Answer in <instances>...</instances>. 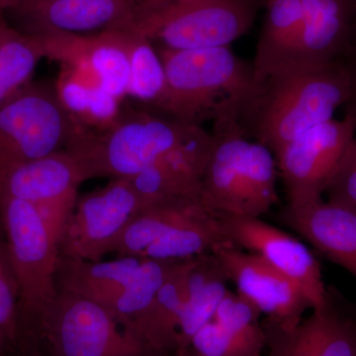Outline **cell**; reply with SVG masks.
I'll list each match as a JSON object with an SVG mask.
<instances>
[{"label":"cell","instance_id":"obj_1","mask_svg":"<svg viewBox=\"0 0 356 356\" xmlns=\"http://www.w3.org/2000/svg\"><path fill=\"white\" fill-rule=\"evenodd\" d=\"M350 95L343 60L322 65L287 63L255 81L238 123L248 139L275 156L311 128L334 119Z\"/></svg>","mask_w":356,"mask_h":356},{"label":"cell","instance_id":"obj_2","mask_svg":"<svg viewBox=\"0 0 356 356\" xmlns=\"http://www.w3.org/2000/svg\"><path fill=\"white\" fill-rule=\"evenodd\" d=\"M156 49L168 83L163 116L199 127L208 120H238L255 86L252 62L236 56L229 46Z\"/></svg>","mask_w":356,"mask_h":356},{"label":"cell","instance_id":"obj_3","mask_svg":"<svg viewBox=\"0 0 356 356\" xmlns=\"http://www.w3.org/2000/svg\"><path fill=\"white\" fill-rule=\"evenodd\" d=\"M266 0H138L131 26L156 48L228 47L247 34Z\"/></svg>","mask_w":356,"mask_h":356},{"label":"cell","instance_id":"obj_4","mask_svg":"<svg viewBox=\"0 0 356 356\" xmlns=\"http://www.w3.org/2000/svg\"><path fill=\"white\" fill-rule=\"evenodd\" d=\"M199 126L187 125L146 111H123L103 131L83 129L67 149L86 179L130 178L191 138Z\"/></svg>","mask_w":356,"mask_h":356},{"label":"cell","instance_id":"obj_5","mask_svg":"<svg viewBox=\"0 0 356 356\" xmlns=\"http://www.w3.org/2000/svg\"><path fill=\"white\" fill-rule=\"evenodd\" d=\"M28 329L43 356H165L125 329L99 304L57 289L50 306Z\"/></svg>","mask_w":356,"mask_h":356},{"label":"cell","instance_id":"obj_6","mask_svg":"<svg viewBox=\"0 0 356 356\" xmlns=\"http://www.w3.org/2000/svg\"><path fill=\"white\" fill-rule=\"evenodd\" d=\"M20 317L28 327L42 315L56 294L60 236L51 231L34 204L14 198L0 200Z\"/></svg>","mask_w":356,"mask_h":356},{"label":"cell","instance_id":"obj_7","mask_svg":"<svg viewBox=\"0 0 356 356\" xmlns=\"http://www.w3.org/2000/svg\"><path fill=\"white\" fill-rule=\"evenodd\" d=\"M83 129L60 102L56 81H33L0 107V168L63 151Z\"/></svg>","mask_w":356,"mask_h":356},{"label":"cell","instance_id":"obj_8","mask_svg":"<svg viewBox=\"0 0 356 356\" xmlns=\"http://www.w3.org/2000/svg\"><path fill=\"white\" fill-rule=\"evenodd\" d=\"M356 138V116L344 114L311 128L275 154L288 206L322 200L325 187Z\"/></svg>","mask_w":356,"mask_h":356},{"label":"cell","instance_id":"obj_9","mask_svg":"<svg viewBox=\"0 0 356 356\" xmlns=\"http://www.w3.org/2000/svg\"><path fill=\"white\" fill-rule=\"evenodd\" d=\"M143 208L130 178H112L106 185L77 196L60 238V257L102 261L134 215Z\"/></svg>","mask_w":356,"mask_h":356},{"label":"cell","instance_id":"obj_10","mask_svg":"<svg viewBox=\"0 0 356 356\" xmlns=\"http://www.w3.org/2000/svg\"><path fill=\"white\" fill-rule=\"evenodd\" d=\"M138 0H15L9 13L35 36H90L131 25Z\"/></svg>","mask_w":356,"mask_h":356},{"label":"cell","instance_id":"obj_11","mask_svg":"<svg viewBox=\"0 0 356 356\" xmlns=\"http://www.w3.org/2000/svg\"><path fill=\"white\" fill-rule=\"evenodd\" d=\"M229 242L257 255L302 288L314 310L325 303L327 286L310 250L286 232L261 218L222 216Z\"/></svg>","mask_w":356,"mask_h":356},{"label":"cell","instance_id":"obj_12","mask_svg":"<svg viewBox=\"0 0 356 356\" xmlns=\"http://www.w3.org/2000/svg\"><path fill=\"white\" fill-rule=\"evenodd\" d=\"M220 259L229 280L269 320L283 325H295L303 320L311 302L302 288L261 257L234 245L213 252Z\"/></svg>","mask_w":356,"mask_h":356},{"label":"cell","instance_id":"obj_13","mask_svg":"<svg viewBox=\"0 0 356 356\" xmlns=\"http://www.w3.org/2000/svg\"><path fill=\"white\" fill-rule=\"evenodd\" d=\"M212 145V134L200 128L188 140L130 177L143 207L166 198H200L201 181Z\"/></svg>","mask_w":356,"mask_h":356},{"label":"cell","instance_id":"obj_14","mask_svg":"<svg viewBox=\"0 0 356 356\" xmlns=\"http://www.w3.org/2000/svg\"><path fill=\"white\" fill-rule=\"evenodd\" d=\"M213 145L204 170L200 201L220 216H241L243 165L250 139L236 119L215 122Z\"/></svg>","mask_w":356,"mask_h":356},{"label":"cell","instance_id":"obj_15","mask_svg":"<svg viewBox=\"0 0 356 356\" xmlns=\"http://www.w3.org/2000/svg\"><path fill=\"white\" fill-rule=\"evenodd\" d=\"M302 3L301 32L287 63L322 65L343 60L353 44L356 0H302Z\"/></svg>","mask_w":356,"mask_h":356},{"label":"cell","instance_id":"obj_16","mask_svg":"<svg viewBox=\"0 0 356 356\" xmlns=\"http://www.w3.org/2000/svg\"><path fill=\"white\" fill-rule=\"evenodd\" d=\"M281 219L323 257L356 280V213L322 199L299 207L287 205Z\"/></svg>","mask_w":356,"mask_h":356},{"label":"cell","instance_id":"obj_17","mask_svg":"<svg viewBox=\"0 0 356 356\" xmlns=\"http://www.w3.org/2000/svg\"><path fill=\"white\" fill-rule=\"evenodd\" d=\"M83 168L65 149L41 159L0 168V200L14 198L32 204L79 193L86 181Z\"/></svg>","mask_w":356,"mask_h":356},{"label":"cell","instance_id":"obj_18","mask_svg":"<svg viewBox=\"0 0 356 356\" xmlns=\"http://www.w3.org/2000/svg\"><path fill=\"white\" fill-rule=\"evenodd\" d=\"M144 261L140 257H119L109 261H88L60 257L56 271L57 289L83 297L104 308L132 280Z\"/></svg>","mask_w":356,"mask_h":356},{"label":"cell","instance_id":"obj_19","mask_svg":"<svg viewBox=\"0 0 356 356\" xmlns=\"http://www.w3.org/2000/svg\"><path fill=\"white\" fill-rule=\"evenodd\" d=\"M192 259L177 261L151 305L133 323L131 331L161 355L178 348V325L186 298L187 276Z\"/></svg>","mask_w":356,"mask_h":356},{"label":"cell","instance_id":"obj_20","mask_svg":"<svg viewBox=\"0 0 356 356\" xmlns=\"http://www.w3.org/2000/svg\"><path fill=\"white\" fill-rule=\"evenodd\" d=\"M229 242L224 219L198 203L140 257L180 261L209 252Z\"/></svg>","mask_w":356,"mask_h":356},{"label":"cell","instance_id":"obj_21","mask_svg":"<svg viewBox=\"0 0 356 356\" xmlns=\"http://www.w3.org/2000/svg\"><path fill=\"white\" fill-rule=\"evenodd\" d=\"M229 281L216 254L209 252L192 259L186 298L178 325V348L189 346L194 334L213 320L228 291Z\"/></svg>","mask_w":356,"mask_h":356},{"label":"cell","instance_id":"obj_22","mask_svg":"<svg viewBox=\"0 0 356 356\" xmlns=\"http://www.w3.org/2000/svg\"><path fill=\"white\" fill-rule=\"evenodd\" d=\"M56 86L65 108L77 124L88 130H105L123 113V100L105 90L92 76L72 65H63Z\"/></svg>","mask_w":356,"mask_h":356},{"label":"cell","instance_id":"obj_23","mask_svg":"<svg viewBox=\"0 0 356 356\" xmlns=\"http://www.w3.org/2000/svg\"><path fill=\"white\" fill-rule=\"evenodd\" d=\"M254 65L259 81L291 58L303 23L302 0H266Z\"/></svg>","mask_w":356,"mask_h":356},{"label":"cell","instance_id":"obj_24","mask_svg":"<svg viewBox=\"0 0 356 356\" xmlns=\"http://www.w3.org/2000/svg\"><path fill=\"white\" fill-rule=\"evenodd\" d=\"M48 39L11 27L0 18V107L33 81L43 58H51Z\"/></svg>","mask_w":356,"mask_h":356},{"label":"cell","instance_id":"obj_25","mask_svg":"<svg viewBox=\"0 0 356 356\" xmlns=\"http://www.w3.org/2000/svg\"><path fill=\"white\" fill-rule=\"evenodd\" d=\"M200 202L198 197H173L147 204L134 215L112 252L118 257H140Z\"/></svg>","mask_w":356,"mask_h":356},{"label":"cell","instance_id":"obj_26","mask_svg":"<svg viewBox=\"0 0 356 356\" xmlns=\"http://www.w3.org/2000/svg\"><path fill=\"white\" fill-rule=\"evenodd\" d=\"M130 60L127 97L163 114L168 83L163 62L153 43L132 26L121 28Z\"/></svg>","mask_w":356,"mask_h":356},{"label":"cell","instance_id":"obj_27","mask_svg":"<svg viewBox=\"0 0 356 356\" xmlns=\"http://www.w3.org/2000/svg\"><path fill=\"white\" fill-rule=\"evenodd\" d=\"M317 356H356V307L334 286L325 303L312 314Z\"/></svg>","mask_w":356,"mask_h":356},{"label":"cell","instance_id":"obj_28","mask_svg":"<svg viewBox=\"0 0 356 356\" xmlns=\"http://www.w3.org/2000/svg\"><path fill=\"white\" fill-rule=\"evenodd\" d=\"M277 163L268 147L250 140L243 165L241 216L261 218L278 203Z\"/></svg>","mask_w":356,"mask_h":356},{"label":"cell","instance_id":"obj_29","mask_svg":"<svg viewBox=\"0 0 356 356\" xmlns=\"http://www.w3.org/2000/svg\"><path fill=\"white\" fill-rule=\"evenodd\" d=\"M177 261L144 257L137 273L107 308L125 329L147 310Z\"/></svg>","mask_w":356,"mask_h":356},{"label":"cell","instance_id":"obj_30","mask_svg":"<svg viewBox=\"0 0 356 356\" xmlns=\"http://www.w3.org/2000/svg\"><path fill=\"white\" fill-rule=\"evenodd\" d=\"M189 346L198 356H261L266 337L243 336L212 320L194 334Z\"/></svg>","mask_w":356,"mask_h":356},{"label":"cell","instance_id":"obj_31","mask_svg":"<svg viewBox=\"0 0 356 356\" xmlns=\"http://www.w3.org/2000/svg\"><path fill=\"white\" fill-rule=\"evenodd\" d=\"M268 356H317L313 315L295 325H283L264 318Z\"/></svg>","mask_w":356,"mask_h":356},{"label":"cell","instance_id":"obj_32","mask_svg":"<svg viewBox=\"0 0 356 356\" xmlns=\"http://www.w3.org/2000/svg\"><path fill=\"white\" fill-rule=\"evenodd\" d=\"M261 312L238 292L228 289L218 307L213 321L228 331L248 337H264L259 321Z\"/></svg>","mask_w":356,"mask_h":356},{"label":"cell","instance_id":"obj_33","mask_svg":"<svg viewBox=\"0 0 356 356\" xmlns=\"http://www.w3.org/2000/svg\"><path fill=\"white\" fill-rule=\"evenodd\" d=\"M20 330L19 298L9 262L0 252V337L15 341Z\"/></svg>","mask_w":356,"mask_h":356},{"label":"cell","instance_id":"obj_34","mask_svg":"<svg viewBox=\"0 0 356 356\" xmlns=\"http://www.w3.org/2000/svg\"><path fill=\"white\" fill-rule=\"evenodd\" d=\"M324 195L327 202L356 213V138L330 179Z\"/></svg>","mask_w":356,"mask_h":356},{"label":"cell","instance_id":"obj_35","mask_svg":"<svg viewBox=\"0 0 356 356\" xmlns=\"http://www.w3.org/2000/svg\"><path fill=\"white\" fill-rule=\"evenodd\" d=\"M343 63L348 70L350 81V99L346 106V113H350L356 116V44L351 46L348 55L343 58Z\"/></svg>","mask_w":356,"mask_h":356},{"label":"cell","instance_id":"obj_36","mask_svg":"<svg viewBox=\"0 0 356 356\" xmlns=\"http://www.w3.org/2000/svg\"><path fill=\"white\" fill-rule=\"evenodd\" d=\"M165 356H198L194 353V350H192L191 346H187V348H177V350L172 351V353H168V355Z\"/></svg>","mask_w":356,"mask_h":356},{"label":"cell","instance_id":"obj_37","mask_svg":"<svg viewBox=\"0 0 356 356\" xmlns=\"http://www.w3.org/2000/svg\"><path fill=\"white\" fill-rule=\"evenodd\" d=\"M15 0H0V15L3 11H7L13 6Z\"/></svg>","mask_w":356,"mask_h":356},{"label":"cell","instance_id":"obj_38","mask_svg":"<svg viewBox=\"0 0 356 356\" xmlns=\"http://www.w3.org/2000/svg\"><path fill=\"white\" fill-rule=\"evenodd\" d=\"M353 44H356V21L353 30ZM353 44H351V46H353Z\"/></svg>","mask_w":356,"mask_h":356},{"label":"cell","instance_id":"obj_39","mask_svg":"<svg viewBox=\"0 0 356 356\" xmlns=\"http://www.w3.org/2000/svg\"><path fill=\"white\" fill-rule=\"evenodd\" d=\"M31 356H43V355H42L41 353H40V351H34V353H32V355Z\"/></svg>","mask_w":356,"mask_h":356},{"label":"cell","instance_id":"obj_40","mask_svg":"<svg viewBox=\"0 0 356 356\" xmlns=\"http://www.w3.org/2000/svg\"><path fill=\"white\" fill-rule=\"evenodd\" d=\"M2 343H4L3 339H0V346H1Z\"/></svg>","mask_w":356,"mask_h":356},{"label":"cell","instance_id":"obj_41","mask_svg":"<svg viewBox=\"0 0 356 356\" xmlns=\"http://www.w3.org/2000/svg\"><path fill=\"white\" fill-rule=\"evenodd\" d=\"M0 339H1V337H0Z\"/></svg>","mask_w":356,"mask_h":356}]
</instances>
